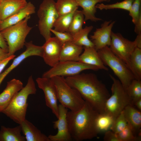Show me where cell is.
Wrapping results in <instances>:
<instances>
[{"label": "cell", "instance_id": "cell-9", "mask_svg": "<svg viewBox=\"0 0 141 141\" xmlns=\"http://www.w3.org/2000/svg\"><path fill=\"white\" fill-rule=\"evenodd\" d=\"M87 69L96 71L99 69L96 66L78 61H59L44 73L42 77L48 78L57 76L67 77L76 75Z\"/></svg>", "mask_w": 141, "mask_h": 141}, {"label": "cell", "instance_id": "cell-11", "mask_svg": "<svg viewBox=\"0 0 141 141\" xmlns=\"http://www.w3.org/2000/svg\"><path fill=\"white\" fill-rule=\"evenodd\" d=\"M39 88L44 92L46 104L57 118L58 116V105L57 92L51 79L42 77L36 80Z\"/></svg>", "mask_w": 141, "mask_h": 141}, {"label": "cell", "instance_id": "cell-14", "mask_svg": "<svg viewBox=\"0 0 141 141\" xmlns=\"http://www.w3.org/2000/svg\"><path fill=\"white\" fill-rule=\"evenodd\" d=\"M115 23L114 21H105L100 27L96 29L93 34L90 36L94 47L98 51L106 46H109L111 42L112 28Z\"/></svg>", "mask_w": 141, "mask_h": 141}, {"label": "cell", "instance_id": "cell-38", "mask_svg": "<svg viewBox=\"0 0 141 141\" xmlns=\"http://www.w3.org/2000/svg\"><path fill=\"white\" fill-rule=\"evenodd\" d=\"M15 55H13L10 56L8 57L0 60V75L2 71L11 60L15 58Z\"/></svg>", "mask_w": 141, "mask_h": 141}, {"label": "cell", "instance_id": "cell-8", "mask_svg": "<svg viewBox=\"0 0 141 141\" xmlns=\"http://www.w3.org/2000/svg\"><path fill=\"white\" fill-rule=\"evenodd\" d=\"M54 0H44L37 11L38 27L41 34L45 41L51 37L50 30L59 16Z\"/></svg>", "mask_w": 141, "mask_h": 141}, {"label": "cell", "instance_id": "cell-40", "mask_svg": "<svg viewBox=\"0 0 141 141\" xmlns=\"http://www.w3.org/2000/svg\"><path fill=\"white\" fill-rule=\"evenodd\" d=\"M134 25V31L135 33L137 34H141V16Z\"/></svg>", "mask_w": 141, "mask_h": 141}, {"label": "cell", "instance_id": "cell-7", "mask_svg": "<svg viewBox=\"0 0 141 141\" xmlns=\"http://www.w3.org/2000/svg\"><path fill=\"white\" fill-rule=\"evenodd\" d=\"M97 51L104 64L111 69L127 90L130 83L135 78L126 64L115 55L108 46Z\"/></svg>", "mask_w": 141, "mask_h": 141}, {"label": "cell", "instance_id": "cell-18", "mask_svg": "<svg viewBox=\"0 0 141 141\" xmlns=\"http://www.w3.org/2000/svg\"><path fill=\"white\" fill-rule=\"evenodd\" d=\"M27 3L26 0H2L0 5V22L22 9Z\"/></svg>", "mask_w": 141, "mask_h": 141}, {"label": "cell", "instance_id": "cell-22", "mask_svg": "<svg viewBox=\"0 0 141 141\" xmlns=\"http://www.w3.org/2000/svg\"><path fill=\"white\" fill-rule=\"evenodd\" d=\"M78 6L83 9L82 11L84 16L85 22L90 20L95 22L102 20L96 17L95 14L96 12V4L102 2H109L110 0H75Z\"/></svg>", "mask_w": 141, "mask_h": 141}, {"label": "cell", "instance_id": "cell-33", "mask_svg": "<svg viewBox=\"0 0 141 141\" xmlns=\"http://www.w3.org/2000/svg\"><path fill=\"white\" fill-rule=\"evenodd\" d=\"M120 141H140L141 136L134 134L130 126L128 124L122 131L116 134Z\"/></svg>", "mask_w": 141, "mask_h": 141}, {"label": "cell", "instance_id": "cell-35", "mask_svg": "<svg viewBox=\"0 0 141 141\" xmlns=\"http://www.w3.org/2000/svg\"><path fill=\"white\" fill-rule=\"evenodd\" d=\"M141 0H134L129 11V15L134 24L141 16Z\"/></svg>", "mask_w": 141, "mask_h": 141}, {"label": "cell", "instance_id": "cell-43", "mask_svg": "<svg viewBox=\"0 0 141 141\" xmlns=\"http://www.w3.org/2000/svg\"><path fill=\"white\" fill-rule=\"evenodd\" d=\"M137 44V47L141 48V34H137L135 39Z\"/></svg>", "mask_w": 141, "mask_h": 141}, {"label": "cell", "instance_id": "cell-42", "mask_svg": "<svg viewBox=\"0 0 141 141\" xmlns=\"http://www.w3.org/2000/svg\"><path fill=\"white\" fill-rule=\"evenodd\" d=\"M132 105L135 106L136 108L141 111V98L135 101L133 103Z\"/></svg>", "mask_w": 141, "mask_h": 141}, {"label": "cell", "instance_id": "cell-25", "mask_svg": "<svg viewBox=\"0 0 141 141\" xmlns=\"http://www.w3.org/2000/svg\"><path fill=\"white\" fill-rule=\"evenodd\" d=\"M129 68L135 79L141 80V48L137 47L131 54Z\"/></svg>", "mask_w": 141, "mask_h": 141}, {"label": "cell", "instance_id": "cell-32", "mask_svg": "<svg viewBox=\"0 0 141 141\" xmlns=\"http://www.w3.org/2000/svg\"><path fill=\"white\" fill-rule=\"evenodd\" d=\"M134 0H124L120 2L114 3L105 4L102 3L97 4L96 7L101 10L114 9H121L129 11Z\"/></svg>", "mask_w": 141, "mask_h": 141}, {"label": "cell", "instance_id": "cell-44", "mask_svg": "<svg viewBox=\"0 0 141 141\" xmlns=\"http://www.w3.org/2000/svg\"><path fill=\"white\" fill-rule=\"evenodd\" d=\"M2 1V0H0V5L1 4V3Z\"/></svg>", "mask_w": 141, "mask_h": 141}, {"label": "cell", "instance_id": "cell-19", "mask_svg": "<svg viewBox=\"0 0 141 141\" xmlns=\"http://www.w3.org/2000/svg\"><path fill=\"white\" fill-rule=\"evenodd\" d=\"M83 52L80 55L78 62L97 67L99 69L108 71L94 47H83Z\"/></svg>", "mask_w": 141, "mask_h": 141}, {"label": "cell", "instance_id": "cell-12", "mask_svg": "<svg viewBox=\"0 0 141 141\" xmlns=\"http://www.w3.org/2000/svg\"><path fill=\"white\" fill-rule=\"evenodd\" d=\"M58 120L53 122V127L57 129V132L54 135L48 136L50 141H70L72 140L70 133L67 119L68 109L61 104L58 105Z\"/></svg>", "mask_w": 141, "mask_h": 141}, {"label": "cell", "instance_id": "cell-17", "mask_svg": "<svg viewBox=\"0 0 141 141\" xmlns=\"http://www.w3.org/2000/svg\"><path fill=\"white\" fill-rule=\"evenodd\" d=\"M123 111L127 124L134 133L136 136H141V111L131 105L126 106Z\"/></svg>", "mask_w": 141, "mask_h": 141}, {"label": "cell", "instance_id": "cell-26", "mask_svg": "<svg viewBox=\"0 0 141 141\" xmlns=\"http://www.w3.org/2000/svg\"><path fill=\"white\" fill-rule=\"evenodd\" d=\"M93 28L92 26H86L82 28L73 35L72 42L83 47H94L93 43L88 37L89 34Z\"/></svg>", "mask_w": 141, "mask_h": 141}, {"label": "cell", "instance_id": "cell-5", "mask_svg": "<svg viewBox=\"0 0 141 141\" xmlns=\"http://www.w3.org/2000/svg\"><path fill=\"white\" fill-rule=\"evenodd\" d=\"M50 78L55 87L60 104L73 111L79 110L83 106L85 101L77 90L68 84L64 77L57 76Z\"/></svg>", "mask_w": 141, "mask_h": 141}, {"label": "cell", "instance_id": "cell-41", "mask_svg": "<svg viewBox=\"0 0 141 141\" xmlns=\"http://www.w3.org/2000/svg\"><path fill=\"white\" fill-rule=\"evenodd\" d=\"M9 56L8 52L0 47V60Z\"/></svg>", "mask_w": 141, "mask_h": 141}, {"label": "cell", "instance_id": "cell-10", "mask_svg": "<svg viewBox=\"0 0 141 141\" xmlns=\"http://www.w3.org/2000/svg\"><path fill=\"white\" fill-rule=\"evenodd\" d=\"M111 38L110 48L129 68L130 56L135 48L137 47V42L135 40L134 41L129 40L123 37L120 33H115L113 31L111 33Z\"/></svg>", "mask_w": 141, "mask_h": 141}, {"label": "cell", "instance_id": "cell-36", "mask_svg": "<svg viewBox=\"0 0 141 141\" xmlns=\"http://www.w3.org/2000/svg\"><path fill=\"white\" fill-rule=\"evenodd\" d=\"M50 31L63 44L66 42H72L73 40V35L69 32H59L52 29Z\"/></svg>", "mask_w": 141, "mask_h": 141}, {"label": "cell", "instance_id": "cell-30", "mask_svg": "<svg viewBox=\"0 0 141 141\" xmlns=\"http://www.w3.org/2000/svg\"><path fill=\"white\" fill-rule=\"evenodd\" d=\"M85 22L82 11L76 10L74 13L69 32L74 35L83 28Z\"/></svg>", "mask_w": 141, "mask_h": 141}, {"label": "cell", "instance_id": "cell-24", "mask_svg": "<svg viewBox=\"0 0 141 141\" xmlns=\"http://www.w3.org/2000/svg\"><path fill=\"white\" fill-rule=\"evenodd\" d=\"M20 125L13 128L2 126L0 130V141H25V137L21 133Z\"/></svg>", "mask_w": 141, "mask_h": 141}, {"label": "cell", "instance_id": "cell-27", "mask_svg": "<svg viewBox=\"0 0 141 141\" xmlns=\"http://www.w3.org/2000/svg\"><path fill=\"white\" fill-rule=\"evenodd\" d=\"M76 10L68 14L59 16L54 24V29L59 32H69L73 15Z\"/></svg>", "mask_w": 141, "mask_h": 141}, {"label": "cell", "instance_id": "cell-13", "mask_svg": "<svg viewBox=\"0 0 141 141\" xmlns=\"http://www.w3.org/2000/svg\"><path fill=\"white\" fill-rule=\"evenodd\" d=\"M63 44L56 37H51L42 46V57L45 63L52 67L60 61Z\"/></svg>", "mask_w": 141, "mask_h": 141}, {"label": "cell", "instance_id": "cell-31", "mask_svg": "<svg viewBox=\"0 0 141 141\" xmlns=\"http://www.w3.org/2000/svg\"><path fill=\"white\" fill-rule=\"evenodd\" d=\"M127 91L131 99L132 105L135 101L141 98V80L134 79L128 86Z\"/></svg>", "mask_w": 141, "mask_h": 141}, {"label": "cell", "instance_id": "cell-15", "mask_svg": "<svg viewBox=\"0 0 141 141\" xmlns=\"http://www.w3.org/2000/svg\"><path fill=\"white\" fill-rule=\"evenodd\" d=\"M25 50L15 58L10 66L6 69L0 75V85L6 76L13 69L18 66L27 58L32 56H38L42 57L43 50L42 46L33 44L32 41L25 42Z\"/></svg>", "mask_w": 141, "mask_h": 141}, {"label": "cell", "instance_id": "cell-37", "mask_svg": "<svg viewBox=\"0 0 141 141\" xmlns=\"http://www.w3.org/2000/svg\"><path fill=\"white\" fill-rule=\"evenodd\" d=\"M103 140L104 141H120L116 134L109 130L105 132Z\"/></svg>", "mask_w": 141, "mask_h": 141}, {"label": "cell", "instance_id": "cell-29", "mask_svg": "<svg viewBox=\"0 0 141 141\" xmlns=\"http://www.w3.org/2000/svg\"><path fill=\"white\" fill-rule=\"evenodd\" d=\"M114 120L113 117L106 113H99L96 120V125L99 133L110 129Z\"/></svg>", "mask_w": 141, "mask_h": 141}, {"label": "cell", "instance_id": "cell-3", "mask_svg": "<svg viewBox=\"0 0 141 141\" xmlns=\"http://www.w3.org/2000/svg\"><path fill=\"white\" fill-rule=\"evenodd\" d=\"M36 85L32 75L30 76L25 87L14 96L7 107L2 113L15 122L20 124L26 119L29 96L36 93Z\"/></svg>", "mask_w": 141, "mask_h": 141}, {"label": "cell", "instance_id": "cell-2", "mask_svg": "<svg viewBox=\"0 0 141 141\" xmlns=\"http://www.w3.org/2000/svg\"><path fill=\"white\" fill-rule=\"evenodd\" d=\"M79 110L68 111L67 119L72 139L81 141L97 137L99 132L96 120L99 113L87 102Z\"/></svg>", "mask_w": 141, "mask_h": 141}, {"label": "cell", "instance_id": "cell-1", "mask_svg": "<svg viewBox=\"0 0 141 141\" xmlns=\"http://www.w3.org/2000/svg\"><path fill=\"white\" fill-rule=\"evenodd\" d=\"M66 81L77 90L84 100L99 113H104V106L110 96L105 85L92 73H79L66 77Z\"/></svg>", "mask_w": 141, "mask_h": 141}, {"label": "cell", "instance_id": "cell-20", "mask_svg": "<svg viewBox=\"0 0 141 141\" xmlns=\"http://www.w3.org/2000/svg\"><path fill=\"white\" fill-rule=\"evenodd\" d=\"M35 13V7L30 2L22 9L0 22V31L15 25L25 19L27 16Z\"/></svg>", "mask_w": 141, "mask_h": 141}, {"label": "cell", "instance_id": "cell-39", "mask_svg": "<svg viewBox=\"0 0 141 141\" xmlns=\"http://www.w3.org/2000/svg\"><path fill=\"white\" fill-rule=\"evenodd\" d=\"M0 47L8 52V47L4 38L0 31Z\"/></svg>", "mask_w": 141, "mask_h": 141}, {"label": "cell", "instance_id": "cell-23", "mask_svg": "<svg viewBox=\"0 0 141 141\" xmlns=\"http://www.w3.org/2000/svg\"><path fill=\"white\" fill-rule=\"evenodd\" d=\"M83 47L72 42L63 44L60 58V61H78L82 52Z\"/></svg>", "mask_w": 141, "mask_h": 141}, {"label": "cell", "instance_id": "cell-6", "mask_svg": "<svg viewBox=\"0 0 141 141\" xmlns=\"http://www.w3.org/2000/svg\"><path fill=\"white\" fill-rule=\"evenodd\" d=\"M30 18V15H28L18 23L0 31L7 44L9 56L14 55L25 45L26 38L32 28L27 25Z\"/></svg>", "mask_w": 141, "mask_h": 141}, {"label": "cell", "instance_id": "cell-28", "mask_svg": "<svg viewBox=\"0 0 141 141\" xmlns=\"http://www.w3.org/2000/svg\"><path fill=\"white\" fill-rule=\"evenodd\" d=\"M55 6L59 16L70 13L78 7L75 0H57Z\"/></svg>", "mask_w": 141, "mask_h": 141}, {"label": "cell", "instance_id": "cell-16", "mask_svg": "<svg viewBox=\"0 0 141 141\" xmlns=\"http://www.w3.org/2000/svg\"><path fill=\"white\" fill-rule=\"evenodd\" d=\"M23 87L20 80L13 79L7 82L6 86L0 94V113L8 105L14 95Z\"/></svg>", "mask_w": 141, "mask_h": 141}, {"label": "cell", "instance_id": "cell-34", "mask_svg": "<svg viewBox=\"0 0 141 141\" xmlns=\"http://www.w3.org/2000/svg\"><path fill=\"white\" fill-rule=\"evenodd\" d=\"M127 125L123 111H122L115 119L110 129L117 134L123 130Z\"/></svg>", "mask_w": 141, "mask_h": 141}, {"label": "cell", "instance_id": "cell-21", "mask_svg": "<svg viewBox=\"0 0 141 141\" xmlns=\"http://www.w3.org/2000/svg\"><path fill=\"white\" fill-rule=\"evenodd\" d=\"M19 125L27 141H50L48 136L26 119Z\"/></svg>", "mask_w": 141, "mask_h": 141}, {"label": "cell", "instance_id": "cell-4", "mask_svg": "<svg viewBox=\"0 0 141 141\" xmlns=\"http://www.w3.org/2000/svg\"><path fill=\"white\" fill-rule=\"evenodd\" d=\"M113 81L111 95L106 100L104 104V113L115 119L127 106L131 105L132 101L127 90L120 81L111 74Z\"/></svg>", "mask_w": 141, "mask_h": 141}]
</instances>
